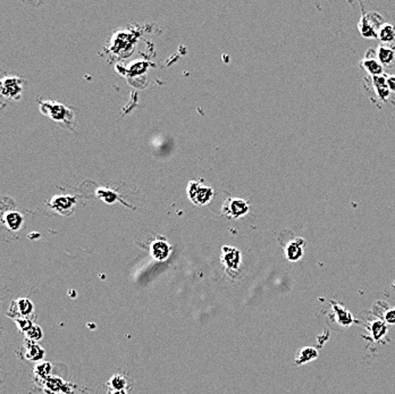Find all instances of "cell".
<instances>
[{
	"mask_svg": "<svg viewBox=\"0 0 395 394\" xmlns=\"http://www.w3.org/2000/svg\"><path fill=\"white\" fill-rule=\"evenodd\" d=\"M43 354H45V351H43V349H41L39 347L38 344L33 343V342H29L27 345V358L30 359V360H33V361H37V360H40L42 359Z\"/></svg>",
	"mask_w": 395,
	"mask_h": 394,
	"instance_id": "obj_18",
	"label": "cell"
},
{
	"mask_svg": "<svg viewBox=\"0 0 395 394\" xmlns=\"http://www.w3.org/2000/svg\"><path fill=\"white\" fill-rule=\"evenodd\" d=\"M169 251H171V247H169L167 242H165L163 240L155 241L153 246H151V253H153L155 259L159 261L167 259V257L169 256Z\"/></svg>",
	"mask_w": 395,
	"mask_h": 394,
	"instance_id": "obj_14",
	"label": "cell"
},
{
	"mask_svg": "<svg viewBox=\"0 0 395 394\" xmlns=\"http://www.w3.org/2000/svg\"><path fill=\"white\" fill-rule=\"evenodd\" d=\"M249 204L244 199L228 198L223 206V214L228 218H241L249 213Z\"/></svg>",
	"mask_w": 395,
	"mask_h": 394,
	"instance_id": "obj_3",
	"label": "cell"
},
{
	"mask_svg": "<svg viewBox=\"0 0 395 394\" xmlns=\"http://www.w3.org/2000/svg\"><path fill=\"white\" fill-rule=\"evenodd\" d=\"M306 246V241L301 238H297L293 241H290V242L285 246V256L288 258L289 261L295 262L298 260H300L303 257V249Z\"/></svg>",
	"mask_w": 395,
	"mask_h": 394,
	"instance_id": "obj_4",
	"label": "cell"
},
{
	"mask_svg": "<svg viewBox=\"0 0 395 394\" xmlns=\"http://www.w3.org/2000/svg\"><path fill=\"white\" fill-rule=\"evenodd\" d=\"M110 384L116 391H120V389H123L125 387V379L123 377H120V376H114L110 380Z\"/></svg>",
	"mask_w": 395,
	"mask_h": 394,
	"instance_id": "obj_21",
	"label": "cell"
},
{
	"mask_svg": "<svg viewBox=\"0 0 395 394\" xmlns=\"http://www.w3.org/2000/svg\"><path fill=\"white\" fill-rule=\"evenodd\" d=\"M384 321L390 325H395V308L386 310L384 314Z\"/></svg>",
	"mask_w": 395,
	"mask_h": 394,
	"instance_id": "obj_22",
	"label": "cell"
},
{
	"mask_svg": "<svg viewBox=\"0 0 395 394\" xmlns=\"http://www.w3.org/2000/svg\"><path fill=\"white\" fill-rule=\"evenodd\" d=\"M27 335L29 336L30 340L37 341L40 340L42 338V331L39 326H32L30 330L27 332Z\"/></svg>",
	"mask_w": 395,
	"mask_h": 394,
	"instance_id": "obj_20",
	"label": "cell"
},
{
	"mask_svg": "<svg viewBox=\"0 0 395 394\" xmlns=\"http://www.w3.org/2000/svg\"><path fill=\"white\" fill-rule=\"evenodd\" d=\"M386 81H387V86H388L390 92L395 93V75L387 76Z\"/></svg>",
	"mask_w": 395,
	"mask_h": 394,
	"instance_id": "obj_24",
	"label": "cell"
},
{
	"mask_svg": "<svg viewBox=\"0 0 395 394\" xmlns=\"http://www.w3.org/2000/svg\"><path fill=\"white\" fill-rule=\"evenodd\" d=\"M368 330L370 332V336L372 341L379 342V341L383 340L385 338V335L387 334L388 326H387V323H386L384 319L383 321H381V319H376V321L370 323Z\"/></svg>",
	"mask_w": 395,
	"mask_h": 394,
	"instance_id": "obj_10",
	"label": "cell"
},
{
	"mask_svg": "<svg viewBox=\"0 0 395 394\" xmlns=\"http://www.w3.org/2000/svg\"><path fill=\"white\" fill-rule=\"evenodd\" d=\"M5 222H6L7 226L10 227L11 230L17 231L19 229H21L22 224H23V216H22L21 214H19V213L11 212L6 215Z\"/></svg>",
	"mask_w": 395,
	"mask_h": 394,
	"instance_id": "obj_17",
	"label": "cell"
},
{
	"mask_svg": "<svg viewBox=\"0 0 395 394\" xmlns=\"http://www.w3.org/2000/svg\"><path fill=\"white\" fill-rule=\"evenodd\" d=\"M17 324H19L21 330L24 331V332H28L30 328L33 326L32 323L28 321V319H19V321H17Z\"/></svg>",
	"mask_w": 395,
	"mask_h": 394,
	"instance_id": "obj_23",
	"label": "cell"
},
{
	"mask_svg": "<svg viewBox=\"0 0 395 394\" xmlns=\"http://www.w3.org/2000/svg\"><path fill=\"white\" fill-rule=\"evenodd\" d=\"M386 78H387V76L385 75L371 77V82H372V86H374L375 93L377 94V97H378L380 100H383V102H386V100L388 99L390 93Z\"/></svg>",
	"mask_w": 395,
	"mask_h": 394,
	"instance_id": "obj_11",
	"label": "cell"
},
{
	"mask_svg": "<svg viewBox=\"0 0 395 394\" xmlns=\"http://www.w3.org/2000/svg\"><path fill=\"white\" fill-rule=\"evenodd\" d=\"M359 31L361 36L366 39H376L378 38V30L376 26L371 23L370 20L368 19L366 13L361 10V19L359 22Z\"/></svg>",
	"mask_w": 395,
	"mask_h": 394,
	"instance_id": "obj_8",
	"label": "cell"
},
{
	"mask_svg": "<svg viewBox=\"0 0 395 394\" xmlns=\"http://www.w3.org/2000/svg\"><path fill=\"white\" fill-rule=\"evenodd\" d=\"M223 261L228 269L237 270L241 262V253L235 248L224 247L223 248Z\"/></svg>",
	"mask_w": 395,
	"mask_h": 394,
	"instance_id": "obj_6",
	"label": "cell"
},
{
	"mask_svg": "<svg viewBox=\"0 0 395 394\" xmlns=\"http://www.w3.org/2000/svg\"><path fill=\"white\" fill-rule=\"evenodd\" d=\"M74 204H75V200L71 198V196H58V198L53 200L54 208L62 214H66L65 209H68L69 212H72Z\"/></svg>",
	"mask_w": 395,
	"mask_h": 394,
	"instance_id": "obj_16",
	"label": "cell"
},
{
	"mask_svg": "<svg viewBox=\"0 0 395 394\" xmlns=\"http://www.w3.org/2000/svg\"><path fill=\"white\" fill-rule=\"evenodd\" d=\"M3 94L8 98H20L22 92V81L17 77L4 78L3 82Z\"/></svg>",
	"mask_w": 395,
	"mask_h": 394,
	"instance_id": "obj_5",
	"label": "cell"
},
{
	"mask_svg": "<svg viewBox=\"0 0 395 394\" xmlns=\"http://www.w3.org/2000/svg\"><path fill=\"white\" fill-rule=\"evenodd\" d=\"M189 198L193 204L198 206H205L210 203L214 195V191L210 186H207L201 182L192 181L189 183L188 186Z\"/></svg>",
	"mask_w": 395,
	"mask_h": 394,
	"instance_id": "obj_2",
	"label": "cell"
},
{
	"mask_svg": "<svg viewBox=\"0 0 395 394\" xmlns=\"http://www.w3.org/2000/svg\"><path fill=\"white\" fill-rule=\"evenodd\" d=\"M114 394H126V393H125L123 389H120V391H116Z\"/></svg>",
	"mask_w": 395,
	"mask_h": 394,
	"instance_id": "obj_25",
	"label": "cell"
},
{
	"mask_svg": "<svg viewBox=\"0 0 395 394\" xmlns=\"http://www.w3.org/2000/svg\"><path fill=\"white\" fill-rule=\"evenodd\" d=\"M332 309L334 314H335L336 322L340 324L343 327H349L354 323V318L348 309L343 308L342 306L332 301Z\"/></svg>",
	"mask_w": 395,
	"mask_h": 394,
	"instance_id": "obj_9",
	"label": "cell"
},
{
	"mask_svg": "<svg viewBox=\"0 0 395 394\" xmlns=\"http://www.w3.org/2000/svg\"><path fill=\"white\" fill-rule=\"evenodd\" d=\"M318 357H319V352L316 348L305 347L299 350L297 356H295L294 361L298 366H302V365H306V363H309L311 361L316 360Z\"/></svg>",
	"mask_w": 395,
	"mask_h": 394,
	"instance_id": "obj_12",
	"label": "cell"
},
{
	"mask_svg": "<svg viewBox=\"0 0 395 394\" xmlns=\"http://www.w3.org/2000/svg\"><path fill=\"white\" fill-rule=\"evenodd\" d=\"M17 305V313L21 316H28L32 313L33 305L31 304V301H29L28 299H20L16 302Z\"/></svg>",
	"mask_w": 395,
	"mask_h": 394,
	"instance_id": "obj_19",
	"label": "cell"
},
{
	"mask_svg": "<svg viewBox=\"0 0 395 394\" xmlns=\"http://www.w3.org/2000/svg\"><path fill=\"white\" fill-rule=\"evenodd\" d=\"M378 39L384 43L395 41V26L389 23H384L378 30Z\"/></svg>",
	"mask_w": 395,
	"mask_h": 394,
	"instance_id": "obj_15",
	"label": "cell"
},
{
	"mask_svg": "<svg viewBox=\"0 0 395 394\" xmlns=\"http://www.w3.org/2000/svg\"><path fill=\"white\" fill-rule=\"evenodd\" d=\"M361 66L371 77L383 75L384 73V66L379 63V60L369 54L361 60Z\"/></svg>",
	"mask_w": 395,
	"mask_h": 394,
	"instance_id": "obj_7",
	"label": "cell"
},
{
	"mask_svg": "<svg viewBox=\"0 0 395 394\" xmlns=\"http://www.w3.org/2000/svg\"><path fill=\"white\" fill-rule=\"evenodd\" d=\"M41 112L51 117V120L60 122L66 125H71V122L74 118V114L71 108L64 106L62 104L54 102H40Z\"/></svg>",
	"mask_w": 395,
	"mask_h": 394,
	"instance_id": "obj_1",
	"label": "cell"
},
{
	"mask_svg": "<svg viewBox=\"0 0 395 394\" xmlns=\"http://www.w3.org/2000/svg\"><path fill=\"white\" fill-rule=\"evenodd\" d=\"M377 59L379 60V63L385 67L393 66L395 64V50L393 48L386 47L385 45H380L377 48Z\"/></svg>",
	"mask_w": 395,
	"mask_h": 394,
	"instance_id": "obj_13",
	"label": "cell"
}]
</instances>
